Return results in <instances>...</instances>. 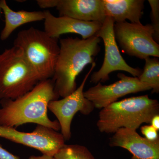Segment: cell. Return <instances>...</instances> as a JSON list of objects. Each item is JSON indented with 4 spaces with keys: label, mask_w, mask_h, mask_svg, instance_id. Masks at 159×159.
<instances>
[{
    "label": "cell",
    "mask_w": 159,
    "mask_h": 159,
    "mask_svg": "<svg viewBox=\"0 0 159 159\" xmlns=\"http://www.w3.org/2000/svg\"><path fill=\"white\" fill-rule=\"evenodd\" d=\"M52 79L40 82L33 89L12 100H0V126L17 127L26 123H35L58 131L57 120L51 121L48 115V105L59 98Z\"/></svg>",
    "instance_id": "1"
},
{
    "label": "cell",
    "mask_w": 159,
    "mask_h": 159,
    "mask_svg": "<svg viewBox=\"0 0 159 159\" xmlns=\"http://www.w3.org/2000/svg\"><path fill=\"white\" fill-rule=\"evenodd\" d=\"M29 159H55L54 157L47 155L43 154L41 156H31L29 157Z\"/></svg>",
    "instance_id": "23"
},
{
    "label": "cell",
    "mask_w": 159,
    "mask_h": 159,
    "mask_svg": "<svg viewBox=\"0 0 159 159\" xmlns=\"http://www.w3.org/2000/svg\"><path fill=\"white\" fill-rule=\"evenodd\" d=\"M142 134L145 139L150 141H155L159 139L158 131L151 125H145L140 128Z\"/></svg>",
    "instance_id": "19"
},
{
    "label": "cell",
    "mask_w": 159,
    "mask_h": 159,
    "mask_svg": "<svg viewBox=\"0 0 159 159\" xmlns=\"http://www.w3.org/2000/svg\"><path fill=\"white\" fill-rule=\"evenodd\" d=\"M159 115V102L148 95L126 98L101 109L97 121L100 132L114 134L120 128L136 130Z\"/></svg>",
    "instance_id": "3"
},
{
    "label": "cell",
    "mask_w": 159,
    "mask_h": 159,
    "mask_svg": "<svg viewBox=\"0 0 159 159\" xmlns=\"http://www.w3.org/2000/svg\"><path fill=\"white\" fill-rule=\"evenodd\" d=\"M150 24L125 21L115 23L114 34L116 41L125 54L141 59L159 57V45L155 41Z\"/></svg>",
    "instance_id": "6"
},
{
    "label": "cell",
    "mask_w": 159,
    "mask_h": 159,
    "mask_svg": "<svg viewBox=\"0 0 159 159\" xmlns=\"http://www.w3.org/2000/svg\"><path fill=\"white\" fill-rule=\"evenodd\" d=\"M142 74L138 77L140 81L152 87V93L159 92V60L158 57H147Z\"/></svg>",
    "instance_id": "16"
},
{
    "label": "cell",
    "mask_w": 159,
    "mask_h": 159,
    "mask_svg": "<svg viewBox=\"0 0 159 159\" xmlns=\"http://www.w3.org/2000/svg\"><path fill=\"white\" fill-rule=\"evenodd\" d=\"M107 16L115 23L128 20L131 23H141L144 9V0H102Z\"/></svg>",
    "instance_id": "14"
},
{
    "label": "cell",
    "mask_w": 159,
    "mask_h": 159,
    "mask_svg": "<svg viewBox=\"0 0 159 159\" xmlns=\"http://www.w3.org/2000/svg\"><path fill=\"white\" fill-rule=\"evenodd\" d=\"M96 66V62L92 64L90 70L85 75L80 86L72 93L60 100H52L48 105V108L57 118L61 134L65 141L70 139L71 123L76 114L80 112L83 115L88 116L95 108L93 103L84 97V89L90 74Z\"/></svg>",
    "instance_id": "8"
},
{
    "label": "cell",
    "mask_w": 159,
    "mask_h": 159,
    "mask_svg": "<svg viewBox=\"0 0 159 159\" xmlns=\"http://www.w3.org/2000/svg\"><path fill=\"white\" fill-rule=\"evenodd\" d=\"M14 46L21 49L41 81L52 78L59 54L57 39L31 27L18 33Z\"/></svg>",
    "instance_id": "5"
},
{
    "label": "cell",
    "mask_w": 159,
    "mask_h": 159,
    "mask_svg": "<svg viewBox=\"0 0 159 159\" xmlns=\"http://www.w3.org/2000/svg\"><path fill=\"white\" fill-rule=\"evenodd\" d=\"M56 9L60 16L103 24L107 16L102 0H57Z\"/></svg>",
    "instance_id": "13"
},
{
    "label": "cell",
    "mask_w": 159,
    "mask_h": 159,
    "mask_svg": "<svg viewBox=\"0 0 159 159\" xmlns=\"http://www.w3.org/2000/svg\"><path fill=\"white\" fill-rule=\"evenodd\" d=\"M117 77L120 80L110 85H102L99 82L84 92V97L95 108L102 109L128 94L152 90L151 85L141 82L138 77L122 73L118 74Z\"/></svg>",
    "instance_id": "10"
},
{
    "label": "cell",
    "mask_w": 159,
    "mask_h": 159,
    "mask_svg": "<svg viewBox=\"0 0 159 159\" xmlns=\"http://www.w3.org/2000/svg\"><path fill=\"white\" fill-rule=\"evenodd\" d=\"M41 81L19 47L13 46L0 54V100L17 99Z\"/></svg>",
    "instance_id": "4"
},
{
    "label": "cell",
    "mask_w": 159,
    "mask_h": 159,
    "mask_svg": "<svg viewBox=\"0 0 159 159\" xmlns=\"http://www.w3.org/2000/svg\"><path fill=\"white\" fill-rule=\"evenodd\" d=\"M114 24L111 17L107 16L101 29L96 34L103 40L105 54L102 66L91 75V82L93 83L105 82L109 80V74L114 71H125L137 77L142 74V69L129 65L120 54L114 35Z\"/></svg>",
    "instance_id": "7"
},
{
    "label": "cell",
    "mask_w": 159,
    "mask_h": 159,
    "mask_svg": "<svg viewBox=\"0 0 159 159\" xmlns=\"http://www.w3.org/2000/svg\"><path fill=\"white\" fill-rule=\"evenodd\" d=\"M38 6L43 9L56 7L57 0H37Z\"/></svg>",
    "instance_id": "20"
},
{
    "label": "cell",
    "mask_w": 159,
    "mask_h": 159,
    "mask_svg": "<svg viewBox=\"0 0 159 159\" xmlns=\"http://www.w3.org/2000/svg\"><path fill=\"white\" fill-rule=\"evenodd\" d=\"M1 8H0V14H1Z\"/></svg>",
    "instance_id": "24"
},
{
    "label": "cell",
    "mask_w": 159,
    "mask_h": 159,
    "mask_svg": "<svg viewBox=\"0 0 159 159\" xmlns=\"http://www.w3.org/2000/svg\"><path fill=\"white\" fill-rule=\"evenodd\" d=\"M0 137L35 148L43 154L53 157L65 145V140L61 133L41 125H37L31 133L19 131L13 127L0 126Z\"/></svg>",
    "instance_id": "9"
},
{
    "label": "cell",
    "mask_w": 159,
    "mask_h": 159,
    "mask_svg": "<svg viewBox=\"0 0 159 159\" xmlns=\"http://www.w3.org/2000/svg\"><path fill=\"white\" fill-rule=\"evenodd\" d=\"M0 8L4 12L5 25L0 39L6 40L16 29L25 24L44 20V11H14L8 6L6 0L0 1Z\"/></svg>",
    "instance_id": "15"
},
{
    "label": "cell",
    "mask_w": 159,
    "mask_h": 159,
    "mask_svg": "<svg viewBox=\"0 0 159 159\" xmlns=\"http://www.w3.org/2000/svg\"><path fill=\"white\" fill-rule=\"evenodd\" d=\"M150 5L151 11L150 18L151 24L153 28L154 33L153 38L156 42H159V0H148Z\"/></svg>",
    "instance_id": "18"
},
{
    "label": "cell",
    "mask_w": 159,
    "mask_h": 159,
    "mask_svg": "<svg viewBox=\"0 0 159 159\" xmlns=\"http://www.w3.org/2000/svg\"><path fill=\"white\" fill-rule=\"evenodd\" d=\"M0 159H20L19 157L10 153L8 151L3 148L0 144Z\"/></svg>",
    "instance_id": "21"
},
{
    "label": "cell",
    "mask_w": 159,
    "mask_h": 159,
    "mask_svg": "<svg viewBox=\"0 0 159 159\" xmlns=\"http://www.w3.org/2000/svg\"><path fill=\"white\" fill-rule=\"evenodd\" d=\"M100 39L68 37L60 40V51L52 80L58 97L64 98L76 90V79L88 64L95 62L100 51Z\"/></svg>",
    "instance_id": "2"
},
{
    "label": "cell",
    "mask_w": 159,
    "mask_h": 159,
    "mask_svg": "<svg viewBox=\"0 0 159 159\" xmlns=\"http://www.w3.org/2000/svg\"><path fill=\"white\" fill-rule=\"evenodd\" d=\"M44 11V31L52 38L57 39L61 35L67 33L81 35L86 39L96 35L102 24L97 22L80 20L67 16H54L50 11Z\"/></svg>",
    "instance_id": "12"
},
{
    "label": "cell",
    "mask_w": 159,
    "mask_h": 159,
    "mask_svg": "<svg viewBox=\"0 0 159 159\" xmlns=\"http://www.w3.org/2000/svg\"><path fill=\"white\" fill-rule=\"evenodd\" d=\"M150 124L152 127L158 131L159 130V115H156L152 119Z\"/></svg>",
    "instance_id": "22"
},
{
    "label": "cell",
    "mask_w": 159,
    "mask_h": 159,
    "mask_svg": "<svg viewBox=\"0 0 159 159\" xmlns=\"http://www.w3.org/2000/svg\"><path fill=\"white\" fill-rule=\"evenodd\" d=\"M109 145L128 150L132 159H159V139L149 141L133 129H119L110 138Z\"/></svg>",
    "instance_id": "11"
},
{
    "label": "cell",
    "mask_w": 159,
    "mask_h": 159,
    "mask_svg": "<svg viewBox=\"0 0 159 159\" xmlns=\"http://www.w3.org/2000/svg\"><path fill=\"white\" fill-rule=\"evenodd\" d=\"M55 159H95L88 148L83 145H65L54 156Z\"/></svg>",
    "instance_id": "17"
}]
</instances>
